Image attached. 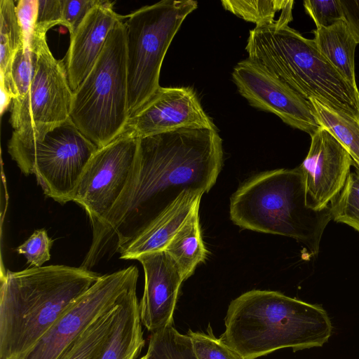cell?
<instances>
[{"label": "cell", "mask_w": 359, "mask_h": 359, "mask_svg": "<svg viewBox=\"0 0 359 359\" xmlns=\"http://www.w3.org/2000/svg\"><path fill=\"white\" fill-rule=\"evenodd\" d=\"M197 128L217 130L189 87H160L129 118L125 130L137 138Z\"/></svg>", "instance_id": "obj_13"}, {"label": "cell", "mask_w": 359, "mask_h": 359, "mask_svg": "<svg viewBox=\"0 0 359 359\" xmlns=\"http://www.w3.org/2000/svg\"><path fill=\"white\" fill-rule=\"evenodd\" d=\"M200 202L164 249L180 269L184 280L194 273L196 266L205 259L208 253L201 236Z\"/></svg>", "instance_id": "obj_20"}, {"label": "cell", "mask_w": 359, "mask_h": 359, "mask_svg": "<svg viewBox=\"0 0 359 359\" xmlns=\"http://www.w3.org/2000/svg\"><path fill=\"white\" fill-rule=\"evenodd\" d=\"M53 241L45 229L35 231L16 251L22 255L30 266L40 267L50 259Z\"/></svg>", "instance_id": "obj_29"}, {"label": "cell", "mask_w": 359, "mask_h": 359, "mask_svg": "<svg viewBox=\"0 0 359 359\" xmlns=\"http://www.w3.org/2000/svg\"><path fill=\"white\" fill-rule=\"evenodd\" d=\"M314 34L313 40L321 54L353 86L357 87L354 58L358 43L346 21L316 28Z\"/></svg>", "instance_id": "obj_19"}, {"label": "cell", "mask_w": 359, "mask_h": 359, "mask_svg": "<svg viewBox=\"0 0 359 359\" xmlns=\"http://www.w3.org/2000/svg\"><path fill=\"white\" fill-rule=\"evenodd\" d=\"M220 339L244 359L276 350L321 347L333 332L326 310L271 290L246 292L229 305Z\"/></svg>", "instance_id": "obj_3"}, {"label": "cell", "mask_w": 359, "mask_h": 359, "mask_svg": "<svg viewBox=\"0 0 359 359\" xmlns=\"http://www.w3.org/2000/svg\"><path fill=\"white\" fill-rule=\"evenodd\" d=\"M223 165L217 130L187 128L139 138L133 172L121 197L100 222L81 266L90 269L127 245L184 191L203 194Z\"/></svg>", "instance_id": "obj_1"}, {"label": "cell", "mask_w": 359, "mask_h": 359, "mask_svg": "<svg viewBox=\"0 0 359 359\" xmlns=\"http://www.w3.org/2000/svg\"><path fill=\"white\" fill-rule=\"evenodd\" d=\"M116 309L117 303L83 332L60 359H99L108 339Z\"/></svg>", "instance_id": "obj_22"}, {"label": "cell", "mask_w": 359, "mask_h": 359, "mask_svg": "<svg viewBox=\"0 0 359 359\" xmlns=\"http://www.w3.org/2000/svg\"><path fill=\"white\" fill-rule=\"evenodd\" d=\"M294 1L276 21L250 31L248 58L262 65L303 97L315 98L359 118V90L321 54L313 39L290 28Z\"/></svg>", "instance_id": "obj_4"}, {"label": "cell", "mask_w": 359, "mask_h": 359, "mask_svg": "<svg viewBox=\"0 0 359 359\" xmlns=\"http://www.w3.org/2000/svg\"><path fill=\"white\" fill-rule=\"evenodd\" d=\"M140 359H149L148 357L147 356V355H144V356H142Z\"/></svg>", "instance_id": "obj_36"}, {"label": "cell", "mask_w": 359, "mask_h": 359, "mask_svg": "<svg viewBox=\"0 0 359 359\" xmlns=\"http://www.w3.org/2000/svg\"><path fill=\"white\" fill-rule=\"evenodd\" d=\"M0 91H1V114L2 115L4 111L9 107L10 104L12 103L13 98L9 94V93L6 90L4 86L0 85Z\"/></svg>", "instance_id": "obj_35"}, {"label": "cell", "mask_w": 359, "mask_h": 359, "mask_svg": "<svg viewBox=\"0 0 359 359\" xmlns=\"http://www.w3.org/2000/svg\"><path fill=\"white\" fill-rule=\"evenodd\" d=\"M309 101L320 126L326 128L346 149L359 168V118L335 109L315 98Z\"/></svg>", "instance_id": "obj_21"}, {"label": "cell", "mask_w": 359, "mask_h": 359, "mask_svg": "<svg viewBox=\"0 0 359 359\" xmlns=\"http://www.w3.org/2000/svg\"><path fill=\"white\" fill-rule=\"evenodd\" d=\"M290 0H223L224 8L256 26L270 25L276 21V13L282 11Z\"/></svg>", "instance_id": "obj_26"}, {"label": "cell", "mask_w": 359, "mask_h": 359, "mask_svg": "<svg viewBox=\"0 0 359 359\" xmlns=\"http://www.w3.org/2000/svg\"><path fill=\"white\" fill-rule=\"evenodd\" d=\"M304 6L316 28L327 27L344 20L339 0H306Z\"/></svg>", "instance_id": "obj_30"}, {"label": "cell", "mask_w": 359, "mask_h": 359, "mask_svg": "<svg viewBox=\"0 0 359 359\" xmlns=\"http://www.w3.org/2000/svg\"><path fill=\"white\" fill-rule=\"evenodd\" d=\"M0 74L4 75L24 39L13 1H0Z\"/></svg>", "instance_id": "obj_24"}, {"label": "cell", "mask_w": 359, "mask_h": 359, "mask_svg": "<svg viewBox=\"0 0 359 359\" xmlns=\"http://www.w3.org/2000/svg\"><path fill=\"white\" fill-rule=\"evenodd\" d=\"M230 218L241 229L294 238L315 257L332 215L330 205L318 211L308 207L298 166L263 172L244 182L231 197Z\"/></svg>", "instance_id": "obj_5"}, {"label": "cell", "mask_w": 359, "mask_h": 359, "mask_svg": "<svg viewBox=\"0 0 359 359\" xmlns=\"http://www.w3.org/2000/svg\"><path fill=\"white\" fill-rule=\"evenodd\" d=\"M34 64L33 52L23 44L15 53L6 73L0 74V85L4 86L13 100L21 98L27 93Z\"/></svg>", "instance_id": "obj_25"}, {"label": "cell", "mask_w": 359, "mask_h": 359, "mask_svg": "<svg viewBox=\"0 0 359 359\" xmlns=\"http://www.w3.org/2000/svg\"><path fill=\"white\" fill-rule=\"evenodd\" d=\"M198 7L192 0H163L127 16L126 36L130 116L161 87L168 49L184 19Z\"/></svg>", "instance_id": "obj_7"}, {"label": "cell", "mask_w": 359, "mask_h": 359, "mask_svg": "<svg viewBox=\"0 0 359 359\" xmlns=\"http://www.w3.org/2000/svg\"><path fill=\"white\" fill-rule=\"evenodd\" d=\"M135 266L100 278L25 353L16 359H60L95 320L111 309L121 296L137 285Z\"/></svg>", "instance_id": "obj_10"}, {"label": "cell", "mask_w": 359, "mask_h": 359, "mask_svg": "<svg viewBox=\"0 0 359 359\" xmlns=\"http://www.w3.org/2000/svg\"><path fill=\"white\" fill-rule=\"evenodd\" d=\"M144 272V287L140 302L142 325L151 332L173 325V314L182 283L180 269L165 251L147 253L137 259Z\"/></svg>", "instance_id": "obj_15"}, {"label": "cell", "mask_w": 359, "mask_h": 359, "mask_svg": "<svg viewBox=\"0 0 359 359\" xmlns=\"http://www.w3.org/2000/svg\"><path fill=\"white\" fill-rule=\"evenodd\" d=\"M187 334L191 339L197 359H244L220 338H217L210 326L207 332L190 330Z\"/></svg>", "instance_id": "obj_28"}, {"label": "cell", "mask_w": 359, "mask_h": 359, "mask_svg": "<svg viewBox=\"0 0 359 359\" xmlns=\"http://www.w3.org/2000/svg\"><path fill=\"white\" fill-rule=\"evenodd\" d=\"M344 20L359 43V0H339Z\"/></svg>", "instance_id": "obj_34"}, {"label": "cell", "mask_w": 359, "mask_h": 359, "mask_svg": "<svg viewBox=\"0 0 359 359\" xmlns=\"http://www.w3.org/2000/svg\"><path fill=\"white\" fill-rule=\"evenodd\" d=\"M97 149L70 118L40 135L13 132L8 144L21 172L35 175L45 195L60 204L73 201L80 178Z\"/></svg>", "instance_id": "obj_8"}, {"label": "cell", "mask_w": 359, "mask_h": 359, "mask_svg": "<svg viewBox=\"0 0 359 359\" xmlns=\"http://www.w3.org/2000/svg\"><path fill=\"white\" fill-rule=\"evenodd\" d=\"M100 276L65 265L5 272L0 290V359H16L28 351Z\"/></svg>", "instance_id": "obj_2"}, {"label": "cell", "mask_w": 359, "mask_h": 359, "mask_svg": "<svg viewBox=\"0 0 359 359\" xmlns=\"http://www.w3.org/2000/svg\"><path fill=\"white\" fill-rule=\"evenodd\" d=\"M99 0H61L63 26L72 36Z\"/></svg>", "instance_id": "obj_32"}, {"label": "cell", "mask_w": 359, "mask_h": 359, "mask_svg": "<svg viewBox=\"0 0 359 359\" xmlns=\"http://www.w3.org/2000/svg\"><path fill=\"white\" fill-rule=\"evenodd\" d=\"M15 9L23 34L24 45L30 47L37 18L38 0H20Z\"/></svg>", "instance_id": "obj_33"}, {"label": "cell", "mask_w": 359, "mask_h": 359, "mask_svg": "<svg viewBox=\"0 0 359 359\" xmlns=\"http://www.w3.org/2000/svg\"><path fill=\"white\" fill-rule=\"evenodd\" d=\"M332 219L359 232V168L350 172L339 194L331 202Z\"/></svg>", "instance_id": "obj_27"}, {"label": "cell", "mask_w": 359, "mask_h": 359, "mask_svg": "<svg viewBox=\"0 0 359 359\" xmlns=\"http://www.w3.org/2000/svg\"><path fill=\"white\" fill-rule=\"evenodd\" d=\"M63 24L61 0H38L34 33L46 35L50 29Z\"/></svg>", "instance_id": "obj_31"}, {"label": "cell", "mask_w": 359, "mask_h": 359, "mask_svg": "<svg viewBox=\"0 0 359 359\" xmlns=\"http://www.w3.org/2000/svg\"><path fill=\"white\" fill-rule=\"evenodd\" d=\"M139 138L124 130L97 149L88 163L73 201L85 209L91 225L103 219L123 194L133 172Z\"/></svg>", "instance_id": "obj_11"}, {"label": "cell", "mask_w": 359, "mask_h": 359, "mask_svg": "<svg viewBox=\"0 0 359 359\" xmlns=\"http://www.w3.org/2000/svg\"><path fill=\"white\" fill-rule=\"evenodd\" d=\"M34 71L27 93L11 103L10 123L22 136L40 135L69 118L72 93L63 61L50 50L46 35L34 33Z\"/></svg>", "instance_id": "obj_9"}, {"label": "cell", "mask_w": 359, "mask_h": 359, "mask_svg": "<svg viewBox=\"0 0 359 359\" xmlns=\"http://www.w3.org/2000/svg\"><path fill=\"white\" fill-rule=\"evenodd\" d=\"M123 18L116 22L93 68L72 93L69 118L98 149L121 135L130 118Z\"/></svg>", "instance_id": "obj_6"}, {"label": "cell", "mask_w": 359, "mask_h": 359, "mask_svg": "<svg viewBox=\"0 0 359 359\" xmlns=\"http://www.w3.org/2000/svg\"><path fill=\"white\" fill-rule=\"evenodd\" d=\"M136 285L123 293L99 359H136L144 345Z\"/></svg>", "instance_id": "obj_18"}, {"label": "cell", "mask_w": 359, "mask_h": 359, "mask_svg": "<svg viewBox=\"0 0 359 359\" xmlns=\"http://www.w3.org/2000/svg\"><path fill=\"white\" fill-rule=\"evenodd\" d=\"M113 4L109 1L99 0L70 36L69 47L63 63L72 91L90 72L111 30L122 18L114 11Z\"/></svg>", "instance_id": "obj_16"}, {"label": "cell", "mask_w": 359, "mask_h": 359, "mask_svg": "<svg viewBox=\"0 0 359 359\" xmlns=\"http://www.w3.org/2000/svg\"><path fill=\"white\" fill-rule=\"evenodd\" d=\"M232 78L252 107L272 113L311 136L320 127L311 102L257 62L248 57L241 60L234 67Z\"/></svg>", "instance_id": "obj_12"}, {"label": "cell", "mask_w": 359, "mask_h": 359, "mask_svg": "<svg viewBox=\"0 0 359 359\" xmlns=\"http://www.w3.org/2000/svg\"><path fill=\"white\" fill-rule=\"evenodd\" d=\"M311 137L309 152L299 168L304 177L306 205L318 211L327 208L339 194L353 161L324 127L320 126Z\"/></svg>", "instance_id": "obj_14"}, {"label": "cell", "mask_w": 359, "mask_h": 359, "mask_svg": "<svg viewBox=\"0 0 359 359\" xmlns=\"http://www.w3.org/2000/svg\"><path fill=\"white\" fill-rule=\"evenodd\" d=\"M146 355L149 359H197L190 337L173 325L151 332Z\"/></svg>", "instance_id": "obj_23"}, {"label": "cell", "mask_w": 359, "mask_h": 359, "mask_svg": "<svg viewBox=\"0 0 359 359\" xmlns=\"http://www.w3.org/2000/svg\"><path fill=\"white\" fill-rule=\"evenodd\" d=\"M203 193L187 190L147 228L118 250L120 258L136 259L138 257L164 250L178 229L188 218Z\"/></svg>", "instance_id": "obj_17"}]
</instances>
